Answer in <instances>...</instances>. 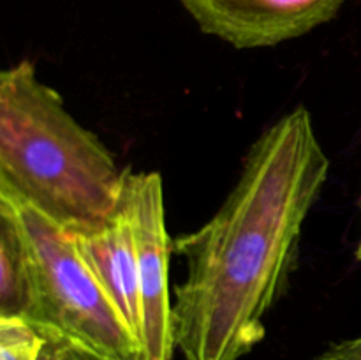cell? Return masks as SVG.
Segmentation results:
<instances>
[{
	"instance_id": "1",
	"label": "cell",
	"mask_w": 361,
	"mask_h": 360,
	"mask_svg": "<svg viewBox=\"0 0 361 360\" xmlns=\"http://www.w3.org/2000/svg\"><path fill=\"white\" fill-rule=\"evenodd\" d=\"M328 169L312 116L296 106L254 141L214 217L175 240L187 261L173 304L185 360H240L263 341Z\"/></svg>"
},
{
	"instance_id": "2",
	"label": "cell",
	"mask_w": 361,
	"mask_h": 360,
	"mask_svg": "<svg viewBox=\"0 0 361 360\" xmlns=\"http://www.w3.org/2000/svg\"><path fill=\"white\" fill-rule=\"evenodd\" d=\"M127 169L30 60L0 73V194L66 229L102 224L120 207Z\"/></svg>"
},
{
	"instance_id": "3",
	"label": "cell",
	"mask_w": 361,
	"mask_h": 360,
	"mask_svg": "<svg viewBox=\"0 0 361 360\" xmlns=\"http://www.w3.org/2000/svg\"><path fill=\"white\" fill-rule=\"evenodd\" d=\"M16 207L34 254L37 318L32 325L55 328L120 359L145 360L140 341L95 279L73 233L27 205Z\"/></svg>"
},
{
	"instance_id": "4",
	"label": "cell",
	"mask_w": 361,
	"mask_h": 360,
	"mask_svg": "<svg viewBox=\"0 0 361 360\" xmlns=\"http://www.w3.org/2000/svg\"><path fill=\"white\" fill-rule=\"evenodd\" d=\"M122 205L136 247L137 281L143 306L141 348L145 360H171L176 349L173 304L169 300V244L164 189L157 172L127 169Z\"/></svg>"
},
{
	"instance_id": "5",
	"label": "cell",
	"mask_w": 361,
	"mask_h": 360,
	"mask_svg": "<svg viewBox=\"0 0 361 360\" xmlns=\"http://www.w3.org/2000/svg\"><path fill=\"white\" fill-rule=\"evenodd\" d=\"M208 35L233 48H270L334 20L345 0H178Z\"/></svg>"
},
{
	"instance_id": "6",
	"label": "cell",
	"mask_w": 361,
	"mask_h": 360,
	"mask_svg": "<svg viewBox=\"0 0 361 360\" xmlns=\"http://www.w3.org/2000/svg\"><path fill=\"white\" fill-rule=\"evenodd\" d=\"M71 233L99 284L108 293L141 344L143 306L137 281L136 247L122 201L118 210L106 222L94 228L73 229Z\"/></svg>"
},
{
	"instance_id": "7",
	"label": "cell",
	"mask_w": 361,
	"mask_h": 360,
	"mask_svg": "<svg viewBox=\"0 0 361 360\" xmlns=\"http://www.w3.org/2000/svg\"><path fill=\"white\" fill-rule=\"evenodd\" d=\"M0 316L37 318L34 254L16 203L0 194Z\"/></svg>"
},
{
	"instance_id": "8",
	"label": "cell",
	"mask_w": 361,
	"mask_h": 360,
	"mask_svg": "<svg viewBox=\"0 0 361 360\" xmlns=\"http://www.w3.org/2000/svg\"><path fill=\"white\" fill-rule=\"evenodd\" d=\"M42 335L23 318L0 316V360H39Z\"/></svg>"
},
{
	"instance_id": "9",
	"label": "cell",
	"mask_w": 361,
	"mask_h": 360,
	"mask_svg": "<svg viewBox=\"0 0 361 360\" xmlns=\"http://www.w3.org/2000/svg\"><path fill=\"white\" fill-rule=\"evenodd\" d=\"M42 335V348L39 360H126L120 356L95 349L71 335L62 334L55 328L37 327Z\"/></svg>"
},
{
	"instance_id": "10",
	"label": "cell",
	"mask_w": 361,
	"mask_h": 360,
	"mask_svg": "<svg viewBox=\"0 0 361 360\" xmlns=\"http://www.w3.org/2000/svg\"><path fill=\"white\" fill-rule=\"evenodd\" d=\"M314 360H361V335L328 346Z\"/></svg>"
},
{
	"instance_id": "11",
	"label": "cell",
	"mask_w": 361,
	"mask_h": 360,
	"mask_svg": "<svg viewBox=\"0 0 361 360\" xmlns=\"http://www.w3.org/2000/svg\"><path fill=\"white\" fill-rule=\"evenodd\" d=\"M360 210H361V198H360ZM356 258H358V260H361V236H360L358 247H356Z\"/></svg>"
}]
</instances>
